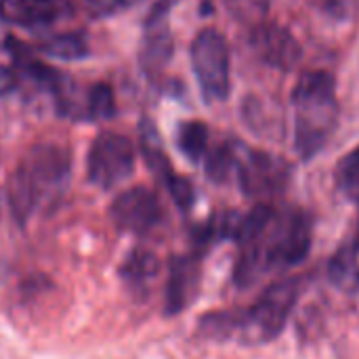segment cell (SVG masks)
<instances>
[{
	"mask_svg": "<svg viewBox=\"0 0 359 359\" xmlns=\"http://www.w3.org/2000/svg\"><path fill=\"white\" fill-rule=\"evenodd\" d=\"M69 179V151L61 145L42 143L32 147L8 181V204L25 223L38 206L63 191Z\"/></svg>",
	"mask_w": 359,
	"mask_h": 359,
	"instance_id": "6da1fadb",
	"label": "cell"
},
{
	"mask_svg": "<svg viewBox=\"0 0 359 359\" xmlns=\"http://www.w3.org/2000/svg\"><path fill=\"white\" fill-rule=\"evenodd\" d=\"M294 145L303 160L313 158L332 137L339 122L334 76L324 69L305 72L292 88Z\"/></svg>",
	"mask_w": 359,
	"mask_h": 359,
	"instance_id": "7a4b0ae2",
	"label": "cell"
},
{
	"mask_svg": "<svg viewBox=\"0 0 359 359\" xmlns=\"http://www.w3.org/2000/svg\"><path fill=\"white\" fill-rule=\"evenodd\" d=\"M301 290L303 280L299 278L276 282L261 294V299L246 313H215L204 318L202 326L210 334H229L233 330H242L246 337L255 341L269 343L282 334L290 318V311L294 309L301 297Z\"/></svg>",
	"mask_w": 359,
	"mask_h": 359,
	"instance_id": "3957f363",
	"label": "cell"
},
{
	"mask_svg": "<svg viewBox=\"0 0 359 359\" xmlns=\"http://www.w3.org/2000/svg\"><path fill=\"white\" fill-rule=\"evenodd\" d=\"M191 67L206 101H223L229 97V46L221 32L202 29L191 42Z\"/></svg>",
	"mask_w": 359,
	"mask_h": 359,
	"instance_id": "277c9868",
	"label": "cell"
},
{
	"mask_svg": "<svg viewBox=\"0 0 359 359\" xmlns=\"http://www.w3.org/2000/svg\"><path fill=\"white\" fill-rule=\"evenodd\" d=\"M271 225H269V229H271ZM269 229L259 240L265 269L292 267L307 259V255L311 250V219H309V215H305L301 210L290 212L286 219H282L278 223L273 233H269Z\"/></svg>",
	"mask_w": 359,
	"mask_h": 359,
	"instance_id": "5b68a950",
	"label": "cell"
},
{
	"mask_svg": "<svg viewBox=\"0 0 359 359\" xmlns=\"http://www.w3.org/2000/svg\"><path fill=\"white\" fill-rule=\"evenodd\" d=\"M135 170V145L120 133H101L86 160L88 181L101 189H111L126 181Z\"/></svg>",
	"mask_w": 359,
	"mask_h": 359,
	"instance_id": "8992f818",
	"label": "cell"
},
{
	"mask_svg": "<svg viewBox=\"0 0 359 359\" xmlns=\"http://www.w3.org/2000/svg\"><path fill=\"white\" fill-rule=\"evenodd\" d=\"M236 170L240 177V185L248 196H269L278 194L286 187L290 179V166L265 151L244 149L238 154Z\"/></svg>",
	"mask_w": 359,
	"mask_h": 359,
	"instance_id": "52a82bcc",
	"label": "cell"
},
{
	"mask_svg": "<svg viewBox=\"0 0 359 359\" xmlns=\"http://www.w3.org/2000/svg\"><path fill=\"white\" fill-rule=\"evenodd\" d=\"M109 212L114 225L130 233H149L164 217L158 196L147 187H130L122 191L114 200Z\"/></svg>",
	"mask_w": 359,
	"mask_h": 359,
	"instance_id": "ba28073f",
	"label": "cell"
},
{
	"mask_svg": "<svg viewBox=\"0 0 359 359\" xmlns=\"http://www.w3.org/2000/svg\"><path fill=\"white\" fill-rule=\"evenodd\" d=\"M250 46L265 65L282 72H292L303 59V48L299 40L290 34L288 27L273 21H263L252 27Z\"/></svg>",
	"mask_w": 359,
	"mask_h": 359,
	"instance_id": "9c48e42d",
	"label": "cell"
},
{
	"mask_svg": "<svg viewBox=\"0 0 359 359\" xmlns=\"http://www.w3.org/2000/svg\"><path fill=\"white\" fill-rule=\"evenodd\" d=\"M200 280V263L196 257H175L168 269L166 284V311L179 313L196 294Z\"/></svg>",
	"mask_w": 359,
	"mask_h": 359,
	"instance_id": "30bf717a",
	"label": "cell"
},
{
	"mask_svg": "<svg viewBox=\"0 0 359 359\" xmlns=\"http://www.w3.org/2000/svg\"><path fill=\"white\" fill-rule=\"evenodd\" d=\"M59 15L55 0H0V17L17 27H44Z\"/></svg>",
	"mask_w": 359,
	"mask_h": 359,
	"instance_id": "8fae6325",
	"label": "cell"
},
{
	"mask_svg": "<svg viewBox=\"0 0 359 359\" xmlns=\"http://www.w3.org/2000/svg\"><path fill=\"white\" fill-rule=\"evenodd\" d=\"M42 50L61 61H74L88 55V42L82 32H65L44 40Z\"/></svg>",
	"mask_w": 359,
	"mask_h": 359,
	"instance_id": "7c38bea8",
	"label": "cell"
},
{
	"mask_svg": "<svg viewBox=\"0 0 359 359\" xmlns=\"http://www.w3.org/2000/svg\"><path fill=\"white\" fill-rule=\"evenodd\" d=\"M172 55V40L170 34L162 23H151L149 25V34L145 40V48H143V63L147 69H158L162 67Z\"/></svg>",
	"mask_w": 359,
	"mask_h": 359,
	"instance_id": "4fadbf2b",
	"label": "cell"
},
{
	"mask_svg": "<svg viewBox=\"0 0 359 359\" xmlns=\"http://www.w3.org/2000/svg\"><path fill=\"white\" fill-rule=\"evenodd\" d=\"M177 143H179V149L191 162L202 160V156L206 154V145H208V128H206V124L200 122V120L183 122L179 126V133H177Z\"/></svg>",
	"mask_w": 359,
	"mask_h": 359,
	"instance_id": "5bb4252c",
	"label": "cell"
},
{
	"mask_svg": "<svg viewBox=\"0 0 359 359\" xmlns=\"http://www.w3.org/2000/svg\"><path fill=\"white\" fill-rule=\"evenodd\" d=\"M158 269H160L158 259L151 252L135 250V252L128 255V259H126V263L122 267V276H124L126 282H130L135 288H139V286L147 284L149 280H154Z\"/></svg>",
	"mask_w": 359,
	"mask_h": 359,
	"instance_id": "9a60e30c",
	"label": "cell"
},
{
	"mask_svg": "<svg viewBox=\"0 0 359 359\" xmlns=\"http://www.w3.org/2000/svg\"><path fill=\"white\" fill-rule=\"evenodd\" d=\"M116 111H118V107H116L111 86H107L103 82L95 84L86 95L84 118H88V120H109V118L116 116Z\"/></svg>",
	"mask_w": 359,
	"mask_h": 359,
	"instance_id": "2e32d148",
	"label": "cell"
},
{
	"mask_svg": "<svg viewBox=\"0 0 359 359\" xmlns=\"http://www.w3.org/2000/svg\"><path fill=\"white\" fill-rule=\"evenodd\" d=\"M143 156L147 160V166L151 168V172L162 179L164 183L175 175L170 168V162L160 145V139L154 130V126H149V130H143Z\"/></svg>",
	"mask_w": 359,
	"mask_h": 359,
	"instance_id": "e0dca14e",
	"label": "cell"
},
{
	"mask_svg": "<svg viewBox=\"0 0 359 359\" xmlns=\"http://www.w3.org/2000/svg\"><path fill=\"white\" fill-rule=\"evenodd\" d=\"M238 151L231 145H219L215 147L206 158V175L215 183H225L236 168Z\"/></svg>",
	"mask_w": 359,
	"mask_h": 359,
	"instance_id": "ac0fdd59",
	"label": "cell"
},
{
	"mask_svg": "<svg viewBox=\"0 0 359 359\" xmlns=\"http://www.w3.org/2000/svg\"><path fill=\"white\" fill-rule=\"evenodd\" d=\"M227 11L242 23L259 25L269 11V0H223Z\"/></svg>",
	"mask_w": 359,
	"mask_h": 359,
	"instance_id": "d6986e66",
	"label": "cell"
},
{
	"mask_svg": "<svg viewBox=\"0 0 359 359\" xmlns=\"http://www.w3.org/2000/svg\"><path fill=\"white\" fill-rule=\"evenodd\" d=\"M337 183L347 196H359V145L349 151L337 166Z\"/></svg>",
	"mask_w": 359,
	"mask_h": 359,
	"instance_id": "ffe728a7",
	"label": "cell"
},
{
	"mask_svg": "<svg viewBox=\"0 0 359 359\" xmlns=\"http://www.w3.org/2000/svg\"><path fill=\"white\" fill-rule=\"evenodd\" d=\"M355 250H349V248H343L330 263V278L334 284L347 288L351 282H358L359 276H355Z\"/></svg>",
	"mask_w": 359,
	"mask_h": 359,
	"instance_id": "44dd1931",
	"label": "cell"
},
{
	"mask_svg": "<svg viewBox=\"0 0 359 359\" xmlns=\"http://www.w3.org/2000/svg\"><path fill=\"white\" fill-rule=\"evenodd\" d=\"M164 185L168 187L172 200L177 202V206H179L181 210H187V208L194 204L196 194H194V185H191L187 179H183V177H179V175H172Z\"/></svg>",
	"mask_w": 359,
	"mask_h": 359,
	"instance_id": "7402d4cb",
	"label": "cell"
},
{
	"mask_svg": "<svg viewBox=\"0 0 359 359\" xmlns=\"http://www.w3.org/2000/svg\"><path fill=\"white\" fill-rule=\"evenodd\" d=\"M311 4L334 21H347L355 11V0H311Z\"/></svg>",
	"mask_w": 359,
	"mask_h": 359,
	"instance_id": "603a6c76",
	"label": "cell"
},
{
	"mask_svg": "<svg viewBox=\"0 0 359 359\" xmlns=\"http://www.w3.org/2000/svg\"><path fill=\"white\" fill-rule=\"evenodd\" d=\"M84 2H86L90 13L101 17V15H109L118 8H124V6L133 4L135 0H84Z\"/></svg>",
	"mask_w": 359,
	"mask_h": 359,
	"instance_id": "cb8c5ba5",
	"label": "cell"
},
{
	"mask_svg": "<svg viewBox=\"0 0 359 359\" xmlns=\"http://www.w3.org/2000/svg\"><path fill=\"white\" fill-rule=\"evenodd\" d=\"M177 2H179V0H158V2L154 4V8L149 11L147 25H151V23H162V21L166 19L168 11H170Z\"/></svg>",
	"mask_w": 359,
	"mask_h": 359,
	"instance_id": "d4e9b609",
	"label": "cell"
},
{
	"mask_svg": "<svg viewBox=\"0 0 359 359\" xmlns=\"http://www.w3.org/2000/svg\"><path fill=\"white\" fill-rule=\"evenodd\" d=\"M15 86H17V76L13 74V69H8V67L0 65V97H4V95L13 93V90H15Z\"/></svg>",
	"mask_w": 359,
	"mask_h": 359,
	"instance_id": "484cf974",
	"label": "cell"
}]
</instances>
